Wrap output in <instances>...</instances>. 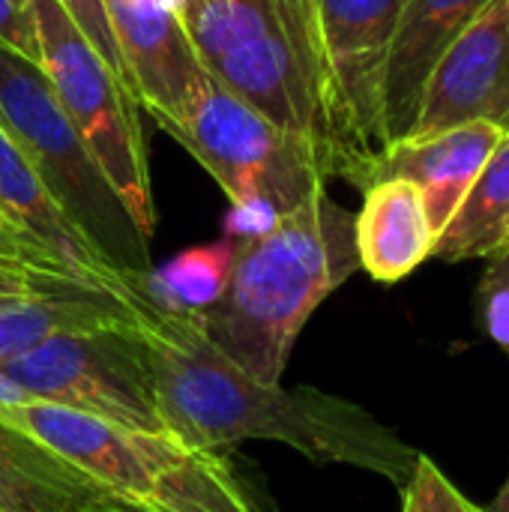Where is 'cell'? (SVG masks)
Listing matches in <instances>:
<instances>
[{
	"mask_svg": "<svg viewBox=\"0 0 509 512\" xmlns=\"http://www.w3.org/2000/svg\"><path fill=\"white\" fill-rule=\"evenodd\" d=\"M504 138L507 132L492 123H468L429 138H402L390 144V150L378 159L366 189L393 177L414 183L423 192L426 213L438 240Z\"/></svg>",
	"mask_w": 509,
	"mask_h": 512,
	"instance_id": "obj_11",
	"label": "cell"
},
{
	"mask_svg": "<svg viewBox=\"0 0 509 512\" xmlns=\"http://www.w3.org/2000/svg\"><path fill=\"white\" fill-rule=\"evenodd\" d=\"M90 288H99V285H93L75 273H66V270H45V267L15 264V261L0 258V306L15 303V300H30V297L78 294V291H90Z\"/></svg>",
	"mask_w": 509,
	"mask_h": 512,
	"instance_id": "obj_21",
	"label": "cell"
},
{
	"mask_svg": "<svg viewBox=\"0 0 509 512\" xmlns=\"http://www.w3.org/2000/svg\"><path fill=\"white\" fill-rule=\"evenodd\" d=\"M0 512H144L0 417Z\"/></svg>",
	"mask_w": 509,
	"mask_h": 512,
	"instance_id": "obj_13",
	"label": "cell"
},
{
	"mask_svg": "<svg viewBox=\"0 0 509 512\" xmlns=\"http://www.w3.org/2000/svg\"><path fill=\"white\" fill-rule=\"evenodd\" d=\"M0 42L39 63L33 21H30L27 9H21L15 0H0Z\"/></svg>",
	"mask_w": 509,
	"mask_h": 512,
	"instance_id": "obj_26",
	"label": "cell"
},
{
	"mask_svg": "<svg viewBox=\"0 0 509 512\" xmlns=\"http://www.w3.org/2000/svg\"><path fill=\"white\" fill-rule=\"evenodd\" d=\"M0 207L12 222L33 234L69 273L108 288L114 294L147 300V288L114 270L105 255L87 240V234L66 216L27 156L0 126Z\"/></svg>",
	"mask_w": 509,
	"mask_h": 512,
	"instance_id": "obj_12",
	"label": "cell"
},
{
	"mask_svg": "<svg viewBox=\"0 0 509 512\" xmlns=\"http://www.w3.org/2000/svg\"><path fill=\"white\" fill-rule=\"evenodd\" d=\"M39 66L48 75L66 117L96 159L114 195L150 240L156 204L150 186V156L138 120V102L84 39L60 0H27Z\"/></svg>",
	"mask_w": 509,
	"mask_h": 512,
	"instance_id": "obj_5",
	"label": "cell"
},
{
	"mask_svg": "<svg viewBox=\"0 0 509 512\" xmlns=\"http://www.w3.org/2000/svg\"><path fill=\"white\" fill-rule=\"evenodd\" d=\"M147 306L153 303L132 300L105 288L6 303L0 306V363L15 360L57 336L132 324L144 315Z\"/></svg>",
	"mask_w": 509,
	"mask_h": 512,
	"instance_id": "obj_17",
	"label": "cell"
},
{
	"mask_svg": "<svg viewBox=\"0 0 509 512\" xmlns=\"http://www.w3.org/2000/svg\"><path fill=\"white\" fill-rule=\"evenodd\" d=\"M171 3H174V6H177V12H180V6H183L186 0H171Z\"/></svg>",
	"mask_w": 509,
	"mask_h": 512,
	"instance_id": "obj_29",
	"label": "cell"
},
{
	"mask_svg": "<svg viewBox=\"0 0 509 512\" xmlns=\"http://www.w3.org/2000/svg\"><path fill=\"white\" fill-rule=\"evenodd\" d=\"M0 126L105 261L147 288L150 240L108 186L42 66L0 42Z\"/></svg>",
	"mask_w": 509,
	"mask_h": 512,
	"instance_id": "obj_4",
	"label": "cell"
},
{
	"mask_svg": "<svg viewBox=\"0 0 509 512\" xmlns=\"http://www.w3.org/2000/svg\"><path fill=\"white\" fill-rule=\"evenodd\" d=\"M357 270L354 213L321 189L267 234L237 243L225 294L210 309L183 315L246 375L282 384L309 315Z\"/></svg>",
	"mask_w": 509,
	"mask_h": 512,
	"instance_id": "obj_2",
	"label": "cell"
},
{
	"mask_svg": "<svg viewBox=\"0 0 509 512\" xmlns=\"http://www.w3.org/2000/svg\"><path fill=\"white\" fill-rule=\"evenodd\" d=\"M354 243L360 270L375 282L390 285L411 276L435 249L423 192L399 177L363 189V207L354 213Z\"/></svg>",
	"mask_w": 509,
	"mask_h": 512,
	"instance_id": "obj_16",
	"label": "cell"
},
{
	"mask_svg": "<svg viewBox=\"0 0 509 512\" xmlns=\"http://www.w3.org/2000/svg\"><path fill=\"white\" fill-rule=\"evenodd\" d=\"M33 402L27 393H21L3 372H0V408H15V405H27Z\"/></svg>",
	"mask_w": 509,
	"mask_h": 512,
	"instance_id": "obj_27",
	"label": "cell"
},
{
	"mask_svg": "<svg viewBox=\"0 0 509 512\" xmlns=\"http://www.w3.org/2000/svg\"><path fill=\"white\" fill-rule=\"evenodd\" d=\"M60 6L75 21V27L84 33V39L99 51V57L108 63V69L120 78V84L132 93V81H129L126 63L120 57V48H117V42L111 36V27H108L102 0H60ZM132 99H135V93H132Z\"/></svg>",
	"mask_w": 509,
	"mask_h": 512,
	"instance_id": "obj_23",
	"label": "cell"
},
{
	"mask_svg": "<svg viewBox=\"0 0 509 512\" xmlns=\"http://www.w3.org/2000/svg\"><path fill=\"white\" fill-rule=\"evenodd\" d=\"M111 36L126 63L135 102L177 135L207 75L171 0H102Z\"/></svg>",
	"mask_w": 509,
	"mask_h": 512,
	"instance_id": "obj_10",
	"label": "cell"
},
{
	"mask_svg": "<svg viewBox=\"0 0 509 512\" xmlns=\"http://www.w3.org/2000/svg\"><path fill=\"white\" fill-rule=\"evenodd\" d=\"M141 330L153 354L159 414L186 447L219 453L240 441H279L318 465H351L396 489L408 486L420 453L360 405L312 387L255 381L183 312L150 306Z\"/></svg>",
	"mask_w": 509,
	"mask_h": 512,
	"instance_id": "obj_1",
	"label": "cell"
},
{
	"mask_svg": "<svg viewBox=\"0 0 509 512\" xmlns=\"http://www.w3.org/2000/svg\"><path fill=\"white\" fill-rule=\"evenodd\" d=\"M0 258L15 264L45 267V270H66L33 234H27L18 222H12L3 207H0Z\"/></svg>",
	"mask_w": 509,
	"mask_h": 512,
	"instance_id": "obj_24",
	"label": "cell"
},
{
	"mask_svg": "<svg viewBox=\"0 0 509 512\" xmlns=\"http://www.w3.org/2000/svg\"><path fill=\"white\" fill-rule=\"evenodd\" d=\"M468 123L509 132V0H489L438 57L405 138H429Z\"/></svg>",
	"mask_w": 509,
	"mask_h": 512,
	"instance_id": "obj_9",
	"label": "cell"
},
{
	"mask_svg": "<svg viewBox=\"0 0 509 512\" xmlns=\"http://www.w3.org/2000/svg\"><path fill=\"white\" fill-rule=\"evenodd\" d=\"M132 438L141 462L138 501L147 512H267L222 453L186 447L168 432Z\"/></svg>",
	"mask_w": 509,
	"mask_h": 512,
	"instance_id": "obj_14",
	"label": "cell"
},
{
	"mask_svg": "<svg viewBox=\"0 0 509 512\" xmlns=\"http://www.w3.org/2000/svg\"><path fill=\"white\" fill-rule=\"evenodd\" d=\"M174 138L210 171L231 204L267 201L285 216L327 183L306 147L210 75L201 78Z\"/></svg>",
	"mask_w": 509,
	"mask_h": 512,
	"instance_id": "obj_7",
	"label": "cell"
},
{
	"mask_svg": "<svg viewBox=\"0 0 509 512\" xmlns=\"http://www.w3.org/2000/svg\"><path fill=\"white\" fill-rule=\"evenodd\" d=\"M402 512H480L429 456H420L408 486L402 489Z\"/></svg>",
	"mask_w": 509,
	"mask_h": 512,
	"instance_id": "obj_22",
	"label": "cell"
},
{
	"mask_svg": "<svg viewBox=\"0 0 509 512\" xmlns=\"http://www.w3.org/2000/svg\"><path fill=\"white\" fill-rule=\"evenodd\" d=\"M474 321L509 357V246L489 255V267L474 294Z\"/></svg>",
	"mask_w": 509,
	"mask_h": 512,
	"instance_id": "obj_20",
	"label": "cell"
},
{
	"mask_svg": "<svg viewBox=\"0 0 509 512\" xmlns=\"http://www.w3.org/2000/svg\"><path fill=\"white\" fill-rule=\"evenodd\" d=\"M237 243L231 237L192 246L147 276V300L162 312H204L228 288Z\"/></svg>",
	"mask_w": 509,
	"mask_h": 512,
	"instance_id": "obj_19",
	"label": "cell"
},
{
	"mask_svg": "<svg viewBox=\"0 0 509 512\" xmlns=\"http://www.w3.org/2000/svg\"><path fill=\"white\" fill-rule=\"evenodd\" d=\"M279 210L267 201H246V204H231V213L225 219V231L234 243L255 240L267 234L279 222Z\"/></svg>",
	"mask_w": 509,
	"mask_h": 512,
	"instance_id": "obj_25",
	"label": "cell"
},
{
	"mask_svg": "<svg viewBox=\"0 0 509 512\" xmlns=\"http://www.w3.org/2000/svg\"><path fill=\"white\" fill-rule=\"evenodd\" d=\"M402 0H318L342 141V180L360 192L390 150L384 81Z\"/></svg>",
	"mask_w": 509,
	"mask_h": 512,
	"instance_id": "obj_8",
	"label": "cell"
},
{
	"mask_svg": "<svg viewBox=\"0 0 509 512\" xmlns=\"http://www.w3.org/2000/svg\"><path fill=\"white\" fill-rule=\"evenodd\" d=\"M509 231V132L489 156L450 225L438 234L432 258L447 264L495 255Z\"/></svg>",
	"mask_w": 509,
	"mask_h": 512,
	"instance_id": "obj_18",
	"label": "cell"
},
{
	"mask_svg": "<svg viewBox=\"0 0 509 512\" xmlns=\"http://www.w3.org/2000/svg\"><path fill=\"white\" fill-rule=\"evenodd\" d=\"M509 246V231H507V240H504V246H501V249H507Z\"/></svg>",
	"mask_w": 509,
	"mask_h": 512,
	"instance_id": "obj_31",
	"label": "cell"
},
{
	"mask_svg": "<svg viewBox=\"0 0 509 512\" xmlns=\"http://www.w3.org/2000/svg\"><path fill=\"white\" fill-rule=\"evenodd\" d=\"M15 3H18V6H21V9H24V6H27V0H15Z\"/></svg>",
	"mask_w": 509,
	"mask_h": 512,
	"instance_id": "obj_30",
	"label": "cell"
},
{
	"mask_svg": "<svg viewBox=\"0 0 509 512\" xmlns=\"http://www.w3.org/2000/svg\"><path fill=\"white\" fill-rule=\"evenodd\" d=\"M480 512H509V480L504 483V489H501V495L486 507V510H480Z\"/></svg>",
	"mask_w": 509,
	"mask_h": 512,
	"instance_id": "obj_28",
	"label": "cell"
},
{
	"mask_svg": "<svg viewBox=\"0 0 509 512\" xmlns=\"http://www.w3.org/2000/svg\"><path fill=\"white\" fill-rule=\"evenodd\" d=\"M0 372L33 402L72 408L138 435L168 432L159 414L153 354L141 318L57 336L0 363Z\"/></svg>",
	"mask_w": 509,
	"mask_h": 512,
	"instance_id": "obj_6",
	"label": "cell"
},
{
	"mask_svg": "<svg viewBox=\"0 0 509 512\" xmlns=\"http://www.w3.org/2000/svg\"><path fill=\"white\" fill-rule=\"evenodd\" d=\"M486 3L489 0H402L384 81V120L390 144L408 135L438 57L483 12Z\"/></svg>",
	"mask_w": 509,
	"mask_h": 512,
	"instance_id": "obj_15",
	"label": "cell"
},
{
	"mask_svg": "<svg viewBox=\"0 0 509 512\" xmlns=\"http://www.w3.org/2000/svg\"><path fill=\"white\" fill-rule=\"evenodd\" d=\"M198 60L210 78L306 147L324 180H342L318 0H228Z\"/></svg>",
	"mask_w": 509,
	"mask_h": 512,
	"instance_id": "obj_3",
	"label": "cell"
}]
</instances>
